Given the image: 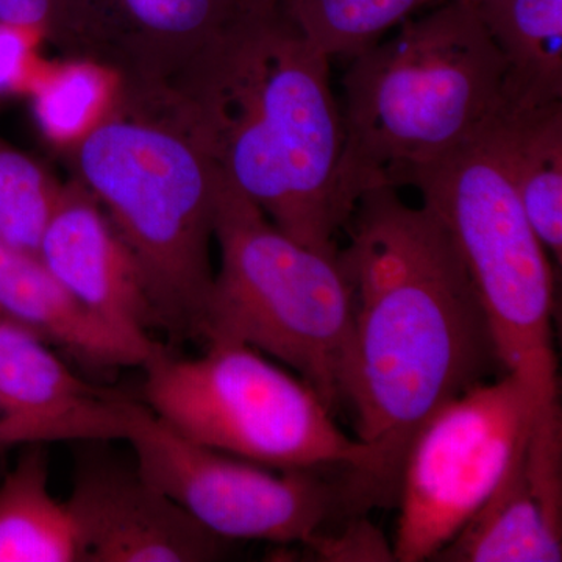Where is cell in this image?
I'll list each match as a JSON object with an SVG mask.
<instances>
[{
	"label": "cell",
	"instance_id": "17",
	"mask_svg": "<svg viewBox=\"0 0 562 562\" xmlns=\"http://www.w3.org/2000/svg\"><path fill=\"white\" fill-rule=\"evenodd\" d=\"M486 131L532 231L561 268L562 102L495 113Z\"/></svg>",
	"mask_w": 562,
	"mask_h": 562
},
{
	"label": "cell",
	"instance_id": "16",
	"mask_svg": "<svg viewBox=\"0 0 562 562\" xmlns=\"http://www.w3.org/2000/svg\"><path fill=\"white\" fill-rule=\"evenodd\" d=\"M473 9L505 63L497 113L562 102V0H480Z\"/></svg>",
	"mask_w": 562,
	"mask_h": 562
},
{
	"label": "cell",
	"instance_id": "22",
	"mask_svg": "<svg viewBox=\"0 0 562 562\" xmlns=\"http://www.w3.org/2000/svg\"><path fill=\"white\" fill-rule=\"evenodd\" d=\"M0 21L38 33L66 57L110 66V46L92 0H0Z\"/></svg>",
	"mask_w": 562,
	"mask_h": 562
},
{
	"label": "cell",
	"instance_id": "6",
	"mask_svg": "<svg viewBox=\"0 0 562 562\" xmlns=\"http://www.w3.org/2000/svg\"><path fill=\"white\" fill-rule=\"evenodd\" d=\"M424 205L446 225L482 302L498 360L541 408L558 405L554 277L506 176L486 125L409 173Z\"/></svg>",
	"mask_w": 562,
	"mask_h": 562
},
{
	"label": "cell",
	"instance_id": "5",
	"mask_svg": "<svg viewBox=\"0 0 562 562\" xmlns=\"http://www.w3.org/2000/svg\"><path fill=\"white\" fill-rule=\"evenodd\" d=\"M214 241L220 271L198 341L235 342L276 358L335 412L344 403L353 335V290L338 251L284 235L220 177Z\"/></svg>",
	"mask_w": 562,
	"mask_h": 562
},
{
	"label": "cell",
	"instance_id": "23",
	"mask_svg": "<svg viewBox=\"0 0 562 562\" xmlns=\"http://www.w3.org/2000/svg\"><path fill=\"white\" fill-rule=\"evenodd\" d=\"M38 33L0 21V101L27 95L43 65Z\"/></svg>",
	"mask_w": 562,
	"mask_h": 562
},
{
	"label": "cell",
	"instance_id": "18",
	"mask_svg": "<svg viewBox=\"0 0 562 562\" xmlns=\"http://www.w3.org/2000/svg\"><path fill=\"white\" fill-rule=\"evenodd\" d=\"M0 562H83L68 503L49 491L46 443H31L0 476Z\"/></svg>",
	"mask_w": 562,
	"mask_h": 562
},
{
	"label": "cell",
	"instance_id": "13",
	"mask_svg": "<svg viewBox=\"0 0 562 562\" xmlns=\"http://www.w3.org/2000/svg\"><path fill=\"white\" fill-rule=\"evenodd\" d=\"M562 560V420H538L497 490L432 558L441 562Z\"/></svg>",
	"mask_w": 562,
	"mask_h": 562
},
{
	"label": "cell",
	"instance_id": "10",
	"mask_svg": "<svg viewBox=\"0 0 562 562\" xmlns=\"http://www.w3.org/2000/svg\"><path fill=\"white\" fill-rule=\"evenodd\" d=\"M68 503L83 562H211L227 542L144 479L103 441H83Z\"/></svg>",
	"mask_w": 562,
	"mask_h": 562
},
{
	"label": "cell",
	"instance_id": "4",
	"mask_svg": "<svg viewBox=\"0 0 562 562\" xmlns=\"http://www.w3.org/2000/svg\"><path fill=\"white\" fill-rule=\"evenodd\" d=\"M68 155L138 262L157 328L171 341L198 339L221 177L201 133L171 103L124 94Z\"/></svg>",
	"mask_w": 562,
	"mask_h": 562
},
{
	"label": "cell",
	"instance_id": "14",
	"mask_svg": "<svg viewBox=\"0 0 562 562\" xmlns=\"http://www.w3.org/2000/svg\"><path fill=\"white\" fill-rule=\"evenodd\" d=\"M50 347L0 313V392L50 424L63 442L127 441L147 406L85 382Z\"/></svg>",
	"mask_w": 562,
	"mask_h": 562
},
{
	"label": "cell",
	"instance_id": "24",
	"mask_svg": "<svg viewBox=\"0 0 562 562\" xmlns=\"http://www.w3.org/2000/svg\"><path fill=\"white\" fill-rule=\"evenodd\" d=\"M327 561H395L392 546L366 516L351 517L342 531H327L310 543Z\"/></svg>",
	"mask_w": 562,
	"mask_h": 562
},
{
	"label": "cell",
	"instance_id": "1",
	"mask_svg": "<svg viewBox=\"0 0 562 562\" xmlns=\"http://www.w3.org/2000/svg\"><path fill=\"white\" fill-rule=\"evenodd\" d=\"M339 258L353 290L342 405L371 454L375 508L395 506L403 461L432 413L503 368L482 302L446 225L395 188L358 199Z\"/></svg>",
	"mask_w": 562,
	"mask_h": 562
},
{
	"label": "cell",
	"instance_id": "27",
	"mask_svg": "<svg viewBox=\"0 0 562 562\" xmlns=\"http://www.w3.org/2000/svg\"><path fill=\"white\" fill-rule=\"evenodd\" d=\"M461 2L469 3V5H476V3L480 2V0H461Z\"/></svg>",
	"mask_w": 562,
	"mask_h": 562
},
{
	"label": "cell",
	"instance_id": "15",
	"mask_svg": "<svg viewBox=\"0 0 562 562\" xmlns=\"http://www.w3.org/2000/svg\"><path fill=\"white\" fill-rule=\"evenodd\" d=\"M0 313L92 369L143 368L157 341L143 344L85 310L38 255L0 239Z\"/></svg>",
	"mask_w": 562,
	"mask_h": 562
},
{
	"label": "cell",
	"instance_id": "8",
	"mask_svg": "<svg viewBox=\"0 0 562 562\" xmlns=\"http://www.w3.org/2000/svg\"><path fill=\"white\" fill-rule=\"evenodd\" d=\"M127 441L144 479L228 542L308 547L368 514L349 468H266L183 438L149 408Z\"/></svg>",
	"mask_w": 562,
	"mask_h": 562
},
{
	"label": "cell",
	"instance_id": "26",
	"mask_svg": "<svg viewBox=\"0 0 562 562\" xmlns=\"http://www.w3.org/2000/svg\"><path fill=\"white\" fill-rule=\"evenodd\" d=\"M3 472H5V464H3L2 452H0V476L3 475Z\"/></svg>",
	"mask_w": 562,
	"mask_h": 562
},
{
	"label": "cell",
	"instance_id": "25",
	"mask_svg": "<svg viewBox=\"0 0 562 562\" xmlns=\"http://www.w3.org/2000/svg\"><path fill=\"white\" fill-rule=\"evenodd\" d=\"M54 442H63L60 432L0 392V452L31 443Z\"/></svg>",
	"mask_w": 562,
	"mask_h": 562
},
{
	"label": "cell",
	"instance_id": "11",
	"mask_svg": "<svg viewBox=\"0 0 562 562\" xmlns=\"http://www.w3.org/2000/svg\"><path fill=\"white\" fill-rule=\"evenodd\" d=\"M124 90L190 101L225 41L255 11L284 0H92Z\"/></svg>",
	"mask_w": 562,
	"mask_h": 562
},
{
	"label": "cell",
	"instance_id": "20",
	"mask_svg": "<svg viewBox=\"0 0 562 562\" xmlns=\"http://www.w3.org/2000/svg\"><path fill=\"white\" fill-rule=\"evenodd\" d=\"M447 0H286L302 32L328 58L355 57L384 33Z\"/></svg>",
	"mask_w": 562,
	"mask_h": 562
},
{
	"label": "cell",
	"instance_id": "7",
	"mask_svg": "<svg viewBox=\"0 0 562 562\" xmlns=\"http://www.w3.org/2000/svg\"><path fill=\"white\" fill-rule=\"evenodd\" d=\"M143 369L144 405L183 438L266 468H349L368 497V447L336 425L310 384L260 351L214 342L179 358L157 342Z\"/></svg>",
	"mask_w": 562,
	"mask_h": 562
},
{
	"label": "cell",
	"instance_id": "19",
	"mask_svg": "<svg viewBox=\"0 0 562 562\" xmlns=\"http://www.w3.org/2000/svg\"><path fill=\"white\" fill-rule=\"evenodd\" d=\"M27 98L43 138L69 154L120 110L124 80L105 63L66 57L43 61Z\"/></svg>",
	"mask_w": 562,
	"mask_h": 562
},
{
	"label": "cell",
	"instance_id": "3",
	"mask_svg": "<svg viewBox=\"0 0 562 562\" xmlns=\"http://www.w3.org/2000/svg\"><path fill=\"white\" fill-rule=\"evenodd\" d=\"M505 63L475 9L447 0L351 57L341 179L351 205L397 188L482 131L501 105Z\"/></svg>",
	"mask_w": 562,
	"mask_h": 562
},
{
	"label": "cell",
	"instance_id": "2",
	"mask_svg": "<svg viewBox=\"0 0 562 562\" xmlns=\"http://www.w3.org/2000/svg\"><path fill=\"white\" fill-rule=\"evenodd\" d=\"M183 106L217 168L294 241L338 251L355 206L344 191L342 111L330 58L286 3L255 11L225 41Z\"/></svg>",
	"mask_w": 562,
	"mask_h": 562
},
{
	"label": "cell",
	"instance_id": "12",
	"mask_svg": "<svg viewBox=\"0 0 562 562\" xmlns=\"http://www.w3.org/2000/svg\"><path fill=\"white\" fill-rule=\"evenodd\" d=\"M38 257L85 310L133 341L154 342V306L138 262L79 180L63 188Z\"/></svg>",
	"mask_w": 562,
	"mask_h": 562
},
{
	"label": "cell",
	"instance_id": "21",
	"mask_svg": "<svg viewBox=\"0 0 562 562\" xmlns=\"http://www.w3.org/2000/svg\"><path fill=\"white\" fill-rule=\"evenodd\" d=\"M63 188L38 160L0 138V239L38 255Z\"/></svg>",
	"mask_w": 562,
	"mask_h": 562
},
{
	"label": "cell",
	"instance_id": "9",
	"mask_svg": "<svg viewBox=\"0 0 562 562\" xmlns=\"http://www.w3.org/2000/svg\"><path fill=\"white\" fill-rule=\"evenodd\" d=\"M541 408L513 373L475 384L414 436L398 483L395 561H432L497 490Z\"/></svg>",
	"mask_w": 562,
	"mask_h": 562
}]
</instances>
